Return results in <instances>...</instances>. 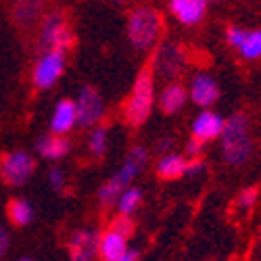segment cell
<instances>
[{"label":"cell","instance_id":"6da1fadb","mask_svg":"<svg viewBox=\"0 0 261 261\" xmlns=\"http://www.w3.org/2000/svg\"><path fill=\"white\" fill-rule=\"evenodd\" d=\"M155 105V71H153V63L146 61L142 65V69L138 71V77L134 82L132 94H129L125 102V121L129 125H142Z\"/></svg>","mask_w":261,"mask_h":261},{"label":"cell","instance_id":"7a4b0ae2","mask_svg":"<svg viewBox=\"0 0 261 261\" xmlns=\"http://www.w3.org/2000/svg\"><path fill=\"white\" fill-rule=\"evenodd\" d=\"M222 153L230 165H243L249 161L253 153V142L249 138V121L243 113H236L228 121H224Z\"/></svg>","mask_w":261,"mask_h":261},{"label":"cell","instance_id":"3957f363","mask_svg":"<svg viewBox=\"0 0 261 261\" xmlns=\"http://www.w3.org/2000/svg\"><path fill=\"white\" fill-rule=\"evenodd\" d=\"M163 32V17L157 9L140 7L129 13L127 21V38L132 46L138 50H150Z\"/></svg>","mask_w":261,"mask_h":261},{"label":"cell","instance_id":"277c9868","mask_svg":"<svg viewBox=\"0 0 261 261\" xmlns=\"http://www.w3.org/2000/svg\"><path fill=\"white\" fill-rule=\"evenodd\" d=\"M146 159H148L146 150H144L142 146H134V148L127 153L121 171H117L113 178H109V180L100 186V190H98V201H100L105 207H111V205L117 201L119 194L129 186V182H132V180L138 176V173L142 171V167L146 165Z\"/></svg>","mask_w":261,"mask_h":261},{"label":"cell","instance_id":"5b68a950","mask_svg":"<svg viewBox=\"0 0 261 261\" xmlns=\"http://www.w3.org/2000/svg\"><path fill=\"white\" fill-rule=\"evenodd\" d=\"M75 42V36L71 28L65 21V15L59 11H53L44 15L40 21V34H38V50L48 53V50H61L67 53Z\"/></svg>","mask_w":261,"mask_h":261},{"label":"cell","instance_id":"8992f818","mask_svg":"<svg viewBox=\"0 0 261 261\" xmlns=\"http://www.w3.org/2000/svg\"><path fill=\"white\" fill-rule=\"evenodd\" d=\"M36 169V161L25 150H15L0 159V176L11 186H21L30 180Z\"/></svg>","mask_w":261,"mask_h":261},{"label":"cell","instance_id":"52a82bcc","mask_svg":"<svg viewBox=\"0 0 261 261\" xmlns=\"http://www.w3.org/2000/svg\"><path fill=\"white\" fill-rule=\"evenodd\" d=\"M153 63V71L155 75H161V77H176L186 65V55L184 50L173 44V42H163V44L157 48V53L150 59Z\"/></svg>","mask_w":261,"mask_h":261},{"label":"cell","instance_id":"ba28073f","mask_svg":"<svg viewBox=\"0 0 261 261\" xmlns=\"http://www.w3.org/2000/svg\"><path fill=\"white\" fill-rule=\"evenodd\" d=\"M63 69H65V53H61V50L42 53V57L38 59L36 67H34V77H32L34 86L40 90L50 88L61 77Z\"/></svg>","mask_w":261,"mask_h":261},{"label":"cell","instance_id":"9c48e42d","mask_svg":"<svg viewBox=\"0 0 261 261\" xmlns=\"http://www.w3.org/2000/svg\"><path fill=\"white\" fill-rule=\"evenodd\" d=\"M75 111H77V123L82 127H90L102 121L105 115V105L100 94L92 86H84L77 100H75Z\"/></svg>","mask_w":261,"mask_h":261},{"label":"cell","instance_id":"30bf717a","mask_svg":"<svg viewBox=\"0 0 261 261\" xmlns=\"http://www.w3.org/2000/svg\"><path fill=\"white\" fill-rule=\"evenodd\" d=\"M46 3L48 0H13V23L21 32H32L36 25H40Z\"/></svg>","mask_w":261,"mask_h":261},{"label":"cell","instance_id":"8fae6325","mask_svg":"<svg viewBox=\"0 0 261 261\" xmlns=\"http://www.w3.org/2000/svg\"><path fill=\"white\" fill-rule=\"evenodd\" d=\"M100 236L92 230H77L69 238V259L71 261H92L98 253Z\"/></svg>","mask_w":261,"mask_h":261},{"label":"cell","instance_id":"7c38bea8","mask_svg":"<svg viewBox=\"0 0 261 261\" xmlns=\"http://www.w3.org/2000/svg\"><path fill=\"white\" fill-rule=\"evenodd\" d=\"M209 0H169V11L184 25H197L207 13Z\"/></svg>","mask_w":261,"mask_h":261},{"label":"cell","instance_id":"4fadbf2b","mask_svg":"<svg viewBox=\"0 0 261 261\" xmlns=\"http://www.w3.org/2000/svg\"><path fill=\"white\" fill-rule=\"evenodd\" d=\"M75 123H77L75 102L69 100V98L59 100L57 107H55L53 119H50V129H53V134H61V136H65Z\"/></svg>","mask_w":261,"mask_h":261},{"label":"cell","instance_id":"5bb4252c","mask_svg":"<svg viewBox=\"0 0 261 261\" xmlns=\"http://www.w3.org/2000/svg\"><path fill=\"white\" fill-rule=\"evenodd\" d=\"M222 129H224V119L220 115H215L211 111H203L197 119H194L192 136L207 142V140H213L217 136H222Z\"/></svg>","mask_w":261,"mask_h":261},{"label":"cell","instance_id":"9a60e30c","mask_svg":"<svg viewBox=\"0 0 261 261\" xmlns=\"http://www.w3.org/2000/svg\"><path fill=\"white\" fill-rule=\"evenodd\" d=\"M190 96L199 107H209V105H213L217 100V96H220V88H217V84L209 75L199 73V75H194V80H192Z\"/></svg>","mask_w":261,"mask_h":261},{"label":"cell","instance_id":"2e32d148","mask_svg":"<svg viewBox=\"0 0 261 261\" xmlns=\"http://www.w3.org/2000/svg\"><path fill=\"white\" fill-rule=\"evenodd\" d=\"M125 241H127V236H123L121 232H117L113 228H109L102 234L100 245H98V253H100L102 261H117L127 251Z\"/></svg>","mask_w":261,"mask_h":261},{"label":"cell","instance_id":"e0dca14e","mask_svg":"<svg viewBox=\"0 0 261 261\" xmlns=\"http://www.w3.org/2000/svg\"><path fill=\"white\" fill-rule=\"evenodd\" d=\"M38 155H42L44 159H61L71 150V142L67 138H63L61 134H53V136H42L36 144Z\"/></svg>","mask_w":261,"mask_h":261},{"label":"cell","instance_id":"ac0fdd59","mask_svg":"<svg viewBox=\"0 0 261 261\" xmlns=\"http://www.w3.org/2000/svg\"><path fill=\"white\" fill-rule=\"evenodd\" d=\"M184 102H186V88L178 82L167 84L163 88V92H161V96H159V107H161V111L167 113V115L180 111V109L184 107Z\"/></svg>","mask_w":261,"mask_h":261},{"label":"cell","instance_id":"d6986e66","mask_svg":"<svg viewBox=\"0 0 261 261\" xmlns=\"http://www.w3.org/2000/svg\"><path fill=\"white\" fill-rule=\"evenodd\" d=\"M186 173V159L180 155H165L157 165V176L161 180H178Z\"/></svg>","mask_w":261,"mask_h":261},{"label":"cell","instance_id":"ffe728a7","mask_svg":"<svg viewBox=\"0 0 261 261\" xmlns=\"http://www.w3.org/2000/svg\"><path fill=\"white\" fill-rule=\"evenodd\" d=\"M7 215L15 226H28L34 220V209L25 199H11L7 205Z\"/></svg>","mask_w":261,"mask_h":261},{"label":"cell","instance_id":"44dd1931","mask_svg":"<svg viewBox=\"0 0 261 261\" xmlns=\"http://www.w3.org/2000/svg\"><path fill=\"white\" fill-rule=\"evenodd\" d=\"M142 203V192L138 188H129L121 192V197H119V203H117V209L121 215H132Z\"/></svg>","mask_w":261,"mask_h":261},{"label":"cell","instance_id":"7402d4cb","mask_svg":"<svg viewBox=\"0 0 261 261\" xmlns=\"http://www.w3.org/2000/svg\"><path fill=\"white\" fill-rule=\"evenodd\" d=\"M238 50H241L243 57H247V59H259L261 57V30L247 32V36L241 42Z\"/></svg>","mask_w":261,"mask_h":261},{"label":"cell","instance_id":"603a6c76","mask_svg":"<svg viewBox=\"0 0 261 261\" xmlns=\"http://www.w3.org/2000/svg\"><path fill=\"white\" fill-rule=\"evenodd\" d=\"M90 153L94 157H102L105 155V150H107V127H96L92 136H90Z\"/></svg>","mask_w":261,"mask_h":261},{"label":"cell","instance_id":"cb8c5ba5","mask_svg":"<svg viewBox=\"0 0 261 261\" xmlns=\"http://www.w3.org/2000/svg\"><path fill=\"white\" fill-rule=\"evenodd\" d=\"M109 228L121 232L123 236H132V232H134V222H132V217H129V215H121V213H119L115 220L109 224Z\"/></svg>","mask_w":261,"mask_h":261},{"label":"cell","instance_id":"d4e9b609","mask_svg":"<svg viewBox=\"0 0 261 261\" xmlns=\"http://www.w3.org/2000/svg\"><path fill=\"white\" fill-rule=\"evenodd\" d=\"M257 201V188L251 186V188H245L241 194H238V207H243V209H251Z\"/></svg>","mask_w":261,"mask_h":261},{"label":"cell","instance_id":"484cf974","mask_svg":"<svg viewBox=\"0 0 261 261\" xmlns=\"http://www.w3.org/2000/svg\"><path fill=\"white\" fill-rule=\"evenodd\" d=\"M226 36H228L230 46H236V48H238V46H241V42L245 40L247 32L241 30V28H234V25H232V28H228V34H226Z\"/></svg>","mask_w":261,"mask_h":261},{"label":"cell","instance_id":"4316f807","mask_svg":"<svg viewBox=\"0 0 261 261\" xmlns=\"http://www.w3.org/2000/svg\"><path fill=\"white\" fill-rule=\"evenodd\" d=\"M203 140H199V138H190L188 140V144H186V153L190 155V157H201V153H203Z\"/></svg>","mask_w":261,"mask_h":261},{"label":"cell","instance_id":"83f0119b","mask_svg":"<svg viewBox=\"0 0 261 261\" xmlns=\"http://www.w3.org/2000/svg\"><path fill=\"white\" fill-rule=\"evenodd\" d=\"M205 169V163L201 161V157H190V161H186V173L188 176H194Z\"/></svg>","mask_w":261,"mask_h":261},{"label":"cell","instance_id":"f1b7e54d","mask_svg":"<svg viewBox=\"0 0 261 261\" xmlns=\"http://www.w3.org/2000/svg\"><path fill=\"white\" fill-rule=\"evenodd\" d=\"M48 182L53 184L55 190H63V186H65V178H63V173H61L59 169H50V173H48Z\"/></svg>","mask_w":261,"mask_h":261},{"label":"cell","instance_id":"f546056e","mask_svg":"<svg viewBox=\"0 0 261 261\" xmlns=\"http://www.w3.org/2000/svg\"><path fill=\"white\" fill-rule=\"evenodd\" d=\"M117 261H138V251H125Z\"/></svg>","mask_w":261,"mask_h":261},{"label":"cell","instance_id":"4dcf8cb0","mask_svg":"<svg viewBox=\"0 0 261 261\" xmlns=\"http://www.w3.org/2000/svg\"><path fill=\"white\" fill-rule=\"evenodd\" d=\"M7 245H9V241H7V234H5V230H3V228H0V257L5 255Z\"/></svg>","mask_w":261,"mask_h":261},{"label":"cell","instance_id":"1f68e13d","mask_svg":"<svg viewBox=\"0 0 261 261\" xmlns=\"http://www.w3.org/2000/svg\"><path fill=\"white\" fill-rule=\"evenodd\" d=\"M171 140H167V138H163V142L159 144V153H163V155H167V148H171Z\"/></svg>","mask_w":261,"mask_h":261},{"label":"cell","instance_id":"d6a6232c","mask_svg":"<svg viewBox=\"0 0 261 261\" xmlns=\"http://www.w3.org/2000/svg\"><path fill=\"white\" fill-rule=\"evenodd\" d=\"M19 261H34V259H32V257H21Z\"/></svg>","mask_w":261,"mask_h":261},{"label":"cell","instance_id":"836d02e7","mask_svg":"<svg viewBox=\"0 0 261 261\" xmlns=\"http://www.w3.org/2000/svg\"><path fill=\"white\" fill-rule=\"evenodd\" d=\"M209 3H222V0H209Z\"/></svg>","mask_w":261,"mask_h":261}]
</instances>
